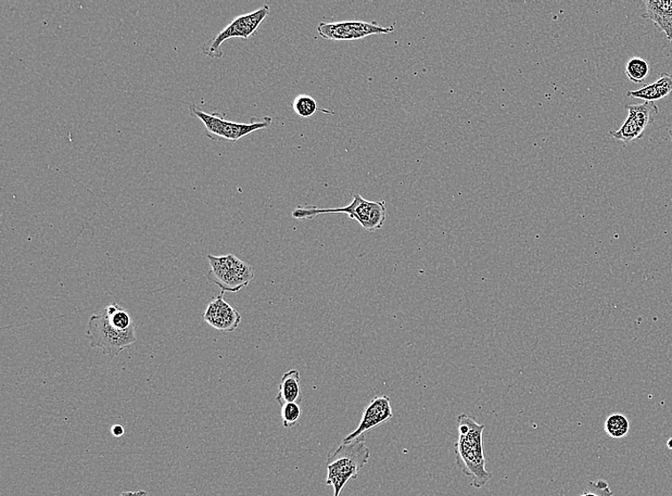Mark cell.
Returning <instances> with one entry per match:
<instances>
[{
  "instance_id": "11",
  "label": "cell",
  "mask_w": 672,
  "mask_h": 496,
  "mask_svg": "<svg viewBox=\"0 0 672 496\" xmlns=\"http://www.w3.org/2000/svg\"><path fill=\"white\" fill-rule=\"evenodd\" d=\"M223 297L224 292L209 304L204 320L220 332L233 333L240 325L242 317Z\"/></svg>"
},
{
  "instance_id": "5",
  "label": "cell",
  "mask_w": 672,
  "mask_h": 496,
  "mask_svg": "<svg viewBox=\"0 0 672 496\" xmlns=\"http://www.w3.org/2000/svg\"><path fill=\"white\" fill-rule=\"evenodd\" d=\"M190 111H192L193 116L204 123L206 134L212 141L236 143L246 136L269 129L273 123V119L270 117H265L261 121L251 122L250 123H241L225 121L218 114H209L197 106H190Z\"/></svg>"
},
{
  "instance_id": "23",
  "label": "cell",
  "mask_w": 672,
  "mask_h": 496,
  "mask_svg": "<svg viewBox=\"0 0 672 496\" xmlns=\"http://www.w3.org/2000/svg\"><path fill=\"white\" fill-rule=\"evenodd\" d=\"M668 134H669V137H670L671 142H672V129L668 130Z\"/></svg>"
},
{
  "instance_id": "12",
  "label": "cell",
  "mask_w": 672,
  "mask_h": 496,
  "mask_svg": "<svg viewBox=\"0 0 672 496\" xmlns=\"http://www.w3.org/2000/svg\"><path fill=\"white\" fill-rule=\"evenodd\" d=\"M644 4L645 12L642 18L653 21L672 43V0H646Z\"/></svg>"
},
{
  "instance_id": "10",
  "label": "cell",
  "mask_w": 672,
  "mask_h": 496,
  "mask_svg": "<svg viewBox=\"0 0 672 496\" xmlns=\"http://www.w3.org/2000/svg\"><path fill=\"white\" fill-rule=\"evenodd\" d=\"M392 418V410L390 398L377 397L375 398L365 409L361 421L356 430L351 432L344 442L348 443L356 440L373 429L389 421Z\"/></svg>"
},
{
  "instance_id": "22",
  "label": "cell",
  "mask_w": 672,
  "mask_h": 496,
  "mask_svg": "<svg viewBox=\"0 0 672 496\" xmlns=\"http://www.w3.org/2000/svg\"><path fill=\"white\" fill-rule=\"evenodd\" d=\"M667 445H668V448L669 450H672V438H670V439H669V440L668 441Z\"/></svg>"
},
{
  "instance_id": "9",
  "label": "cell",
  "mask_w": 672,
  "mask_h": 496,
  "mask_svg": "<svg viewBox=\"0 0 672 496\" xmlns=\"http://www.w3.org/2000/svg\"><path fill=\"white\" fill-rule=\"evenodd\" d=\"M629 117L619 130L611 131L610 135L619 141L630 143L644 136L646 127L651 125L659 113L654 103L644 101L640 105H628Z\"/></svg>"
},
{
  "instance_id": "14",
  "label": "cell",
  "mask_w": 672,
  "mask_h": 496,
  "mask_svg": "<svg viewBox=\"0 0 672 496\" xmlns=\"http://www.w3.org/2000/svg\"><path fill=\"white\" fill-rule=\"evenodd\" d=\"M276 401L281 406L288 403L300 404L303 401L300 374L297 370L289 371L282 376Z\"/></svg>"
},
{
  "instance_id": "17",
  "label": "cell",
  "mask_w": 672,
  "mask_h": 496,
  "mask_svg": "<svg viewBox=\"0 0 672 496\" xmlns=\"http://www.w3.org/2000/svg\"><path fill=\"white\" fill-rule=\"evenodd\" d=\"M293 109L303 119H308L314 116L315 113L319 111L316 100L308 95H300L296 98L293 103Z\"/></svg>"
},
{
  "instance_id": "6",
  "label": "cell",
  "mask_w": 672,
  "mask_h": 496,
  "mask_svg": "<svg viewBox=\"0 0 672 496\" xmlns=\"http://www.w3.org/2000/svg\"><path fill=\"white\" fill-rule=\"evenodd\" d=\"M211 270L208 278L222 292H235L248 287L256 276L253 267L230 254L226 256H208Z\"/></svg>"
},
{
  "instance_id": "1",
  "label": "cell",
  "mask_w": 672,
  "mask_h": 496,
  "mask_svg": "<svg viewBox=\"0 0 672 496\" xmlns=\"http://www.w3.org/2000/svg\"><path fill=\"white\" fill-rule=\"evenodd\" d=\"M458 428L459 438L455 443L456 464L466 476L471 478L474 488H483L492 478L486 469L484 450L486 426L478 423L473 416L462 413L458 416Z\"/></svg>"
},
{
  "instance_id": "16",
  "label": "cell",
  "mask_w": 672,
  "mask_h": 496,
  "mask_svg": "<svg viewBox=\"0 0 672 496\" xmlns=\"http://www.w3.org/2000/svg\"><path fill=\"white\" fill-rule=\"evenodd\" d=\"M649 73V62L642 58H632L627 63L626 74L629 80L633 83L639 84L644 83L648 78Z\"/></svg>"
},
{
  "instance_id": "20",
  "label": "cell",
  "mask_w": 672,
  "mask_h": 496,
  "mask_svg": "<svg viewBox=\"0 0 672 496\" xmlns=\"http://www.w3.org/2000/svg\"><path fill=\"white\" fill-rule=\"evenodd\" d=\"M112 435L115 437H121L124 435V428L122 425H114L111 428Z\"/></svg>"
},
{
  "instance_id": "15",
  "label": "cell",
  "mask_w": 672,
  "mask_h": 496,
  "mask_svg": "<svg viewBox=\"0 0 672 496\" xmlns=\"http://www.w3.org/2000/svg\"><path fill=\"white\" fill-rule=\"evenodd\" d=\"M605 434L615 439L626 437L629 431V419L620 413L608 416L605 422Z\"/></svg>"
},
{
  "instance_id": "4",
  "label": "cell",
  "mask_w": 672,
  "mask_h": 496,
  "mask_svg": "<svg viewBox=\"0 0 672 496\" xmlns=\"http://www.w3.org/2000/svg\"><path fill=\"white\" fill-rule=\"evenodd\" d=\"M87 335L90 337L91 347L103 350L104 354L110 359L117 358L123 350L130 348L137 341L134 327L123 330L114 326L105 310L91 318Z\"/></svg>"
},
{
  "instance_id": "19",
  "label": "cell",
  "mask_w": 672,
  "mask_h": 496,
  "mask_svg": "<svg viewBox=\"0 0 672 496\" xmlns=\"http://www.w3.org/2000/svg\"><path fill=\"white\" fill-rule=\"evenodd\" d=\"M580 496H614L610 485L605 480L589 483V489Z\"/></svg>"
},
{
  "instance_id": "7",
  "label": "cell",
  "mask_w": 672,
  "mask_h": 496,
  "mask_svg": "<svg viewBox=\"0 0 672 496\" xmlns=\"http://www.w3.org/2000/svg\"><path fill=\"white\" fill-rule=\"evenodd\" d=\"M270 6L264 5L249 14L237 17L218 35L202 46V51L211 59H221L224 56L222 44L232 38H249L255 35L262 23L270 15Z\"/></svg>"
},
{
  "instance_id": "3",
  "label": "cell",
  "mask_w": 672,
  "mask_h": 496,
  "mask_svg": "<svg viewBox=\"0 0 672 496\" xmlns=\"http://www.w3.org/2000/svg\"><path fill=\"white\" fill-rule=\"evenodd\" d=\"M321 214H348L350 219L358 222L366 232H374L383 226L387 218L385 201H367L358 193L352 194L349 206L339 209H322L313 206L298 207L293 211L296 220H312Z\"/></svg>"
},
{
  "instance_id": "13",
  "label": "cell",
  "mask_w": 672,
  "mask_h": 496,
  "mask_svg": "<svg viewBox=\"0 0 672 496\" xmlns=\"http://www.w3.org/2000/svg\"><path fill=\"white\" fill-rule=\"evenodd\" d=\"M672 94V75L663 73L660 78L652 84L646 85L639 91H629L627 96L633 98H641L653 103Z\"/></svg>"
},
{
  "instance_id": "21",
  "label": "cell",
  "mask_w": 672,
  "mask_h": 496,
  "mask_svg": "<svg viewBox=\"0 0 672 496\" xmlns=\"http://www.w3.org/2000/svg\"><path fill=\"white\" fill-rule=\"evenodd\" d=\"M120 496H150V495L145 491H136V492H125L122 493Z\"/></svg>"
},
{
  "instance_id": "18",
  "label": "cell",
  "mask_w": 672,
  "mask_h": 496,
  "mask_svg": "<svg viewBox=\"0 0 672 496\" xmlns=\"http://www.w3.org/2000/svg\"><path fill=\"white\" fill-rule=\"evenodd\" d=\"M281 408L283 427L290 429L296 426L302 415L300 405L298 403H288L283 405Z\"/></svg>"
},
{
  "instance_id": "2",
  "label": "cell",
  "mask_w": 672,
  "mask_h": 496,
  "mask_svg": "<svg viewBox=\"0 0 672 496\" xmlns=\"http://www.w3.org/2000/svg\"><path fill=\"white\" fill-rule=\"evenodd\" d=\"M371 452L367 447L364 436L352 442H342L340 446L328 456L326 485L334 488V496H339L352 479H356L369 462Z\"/></svg>"
},
{
  "instance_id": "8",
  "label": "cell",
  "mask_w": 672,
  "mask_h": 496,
  "mask_svg": "<svg viewBox=\"0 0 672 496\" xmlns=\"http://www.w3.org/2000/svg\"><path fill=\"white\" fill-rule=\"evenodd\" d=\"M395 31V25L382 27L377 22L341 21L321 22L317 27L320 35L328 41L347 42L362 40L374 35L390 34Z\"/></svg>"
}]
</instances>
